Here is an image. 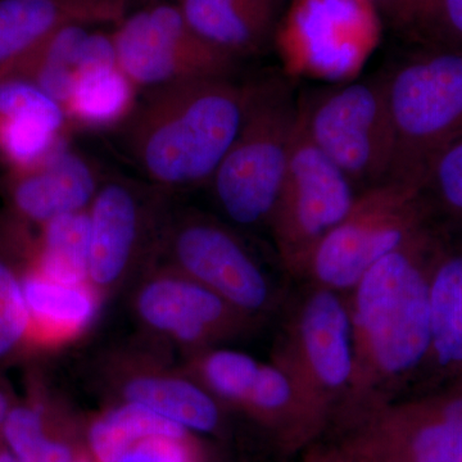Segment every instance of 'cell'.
Wrapping results in <instances>:
<instances>
[{
    "label": "cell",
    "mask_w": 462,
    "mask_h": 462,
    "mask_svg": "<svg viewBox=\"0 0 462 462\" xmlns=\"http://www.w3.org/2000/svg\"><path fill=\"white\" fill-rule=\"evenodd\" d=\"M440 233L430 225L370 267L348 291L354 366L339 410L346 418L388 402L403 382L427 369L430 272Z\"/></svg>",
    "instance_id": "1"
},
{
    "label": "cell",
    "mask_w": 462,
    "mask_h": 462,
    "mask_svg": "<svg viewBox=\"0 0 462 462\" xmlns=\"http://www.w3.org/2000/svg\"><path fill=\"white\" fill-rule=\"evenodd\" d=\"M245 84L200 78L149 88L121 124L125 154L167 191L208 185L242 124Z\"/></svg>",
    "instance_id": "2"
},
{
    "label": "cell",
    "mask_w": 462,
    "mask_h": 462,
    "mask_svg": "<svg viewBox=\"0 0 462 462\" xmlns=\"http://www.w3.org/2000/svg\"><path fill=\"white\" fill-rule=\"evenodd\" d=\"M245 87L238 134L208 185L231 223L256 227L269 223L284 180L300 97L278 75L249 80Z\"/></svg>",
    "instance_id": "3"
},
{
    "label": "cell",
    "mask_w": 462,
    "mask_h": 462,
    "mask_svg": "<svg viewBox=\"0 0 462 462\" xmlns=\"http://www.w3.org/2000/svg\"><path fill=\"white\" fill-rule=\"evenodd\" d=\"M384 71L394 132L389 180L420 185L430 158L462 134V48L433 44Z\"/></svg>",
    "instance_id": "4"
},
{
    "label": "cell",
    "mask_w": 462,
    "mask_h": 462,
    "mask_svg": "<svg viewBox=\"0 0 462 462\" xmlns=\"http://www.w3.org/2000/svg\"><path fill=\"white\" fill-rule=\"evenodd\" d=\"M433 216L415 182L387 180L360 191L345 220L315 249L305 276L348 293L370 267L433 225Z\"/></svg>",
    "instance_id": "5"
},
{
    "label": "cell",
    "mask_w": 462,
    "mask_h": 462,
    "mask_svg": "<svg viewBox=\"0 0 462 462\" xmlns=\"http://www.w3.org/2000/svg\"><path fill=\"white\" fill-rule=\"evenodd\" d=\"M307 132L322 153L364 191L389 180L394 132L385 71L300 97Z\"/></svg>",
    "instance_id": "6"
},
{
    "label": "cell",
    "mask_w": 462,
    "mask_h": 462,
    "mask_svg": "<svg viewBox=\"0 0 462 462\" xmlns=\"http://www.w3.org/2000/svg\"><path fill=\"white\" fill-rule=\"evenodd\" d=\"M352 420L354 430L324 462H462V378Z\"/></svg>",
    "instance_id": "7"
},
{
    "label": "cell",
    "mask_w": 462,
    "mask_h": 462,
    "mask_svg": "<svg viewBox=\"0 0 462 462\" xmlns=\"http://www.w3.org/2000/svg\"><path fill=\"white\" fill-rule=\"evenodd\" d=\"M273 363L287 374L321 428L338 415L351 383V320L338 291L318 287L285 325Z\"/></svg>",
    "instance_id": "8"
},
{
    "label": "cell",
    "mask_w": 462,
    "mask_h": 462,
    "mask_svg": "<svg viewBox=\"0 0 462 462\" xmlns=\"http://www.w3.org/2000/svg\"><path fill=\"white\" fill-rule=\"evenodd\" d=\"M357 196L346 173L312 142L300 111L287 171L267 223L289 273L305 276L315 249L345 220Z\"/></svg>",
    "instance_id": "9"
},
{
    "label": "cell",
    "mask_w": 462,
    "mask_h": 462,
    "mask_svg": "<svg viewBox=\"0 0 462 462\" xmlns=\"http://www.w3.org/2000/svg\"><path fill=\"white\" fill-rule=\"evenodd\" d=\"M169 193L125 176L100 184L89 206V282L103 300L156 263Z\"/></svg>",
    "instance_id": "10"
},
{
    "label": "cell",
    "mask_w": 462,
    "mask_h": 462,
    "mask_svg": "<svg viewBox=\"0 0 462 462\" xmlns=\"http://www.w3.org/2000/svg\"><path fill=\"white\" fill-rule=\"evenodd\" d=\"M157 261L172 266L254 319L269 311L273 289L247 245L221 221L199 211L170 212Z\"/></svg>",
    "instance_id": "11"
},
{
    "label": "cell",
    "mask_w": 462,
    "mask_h": 462,
    "mask_svg": "<svg viewBox=\"0 0 462 462\" xmlns=\"http://www.w3.org/2000/svg\"><path fill=\"white\" fill-rule=\"evenodd\" d=\"M117 63L135 87L149 88L188 79H236L238 58L209 44L194 32L175 2L139 9L116 23Z\"/></svg>",
    "instance_id": "12"
},
{
    "label": "cell",
    "mask_w": 462,
    "mask_h": 462,
    "mask_svg": "<svg viewBox=\"0 0 462 462\" xmlns=\"http://www.w3.org/2000/svg\"><path fill=\"white\" fill-rule=\"evenodd\" d=\"M187 369L224 407L239 410L272 430L287 448L303 445L322 430L278 365L214 346L191 356Z\"/></svg>",
    "instance_id": "13"
},
{
    "label": "cell",
    "mask_w": 462,
    "mask_h": 462,
    "mask_svg": "<svg viewBox=\"0 0 462 462\" xmlns=\"http://www.w3.org/2000/svg\"><path fill=\"white\" fill-rule=\"evenodd\" d=\"M133 310L143 328L185 354L221 346L256 328L211 289L156 261L136 279Z\"/></svg>",
    "instance_id": "14"
},
{
    "label": "cell",
    "mask_w": 462,
    "mask_h": 462,
    "mask_svg": "<svg viewBox=\"0 0 462 462\" xmlns=\"http://www.w3.org/2000/svg\"><path fill=\"white\" fill-rule=\"evenodd\" d=\"M99 370L118 402L139 404L191 433H216L223 425V404L153 349H115L102 358Z\"/></svg>",
    "instance_id": "15"
},
{
    "label": "cell",
    "mask_w": 462,
    "mask_h": 462,
    "mask_svg": "<svg viewBox=\"0 0 462 462\" xmlns=\"http://www.w3.org/2000/svg\"><path fill=\"white\" fill-rule=\"evenodd\" d=\"M100 184L91 163L60 147L39 165L14 170L5 191L16 223L42 226L58 216L89 208Z\"/></svg>",
    "instance_id": "16"
},
{
    "label": "cell",
    "mask_w": 462,
    "mask_h": 462,
    "mask_svg": "<svg viewBox=\"0 0 462 462\" xmlns=\"http://www.w3.org/2000/svg\"><path fill=\"white\" fill-rule=\"evenodd\" d=\"M200 38L243 60L263 53L278 32L285 0H175Z\"/></svg>",
    "instance_id": "17"
},
{
    "label": "cell",
    "mask_w": 462,
    "mask_h": 462,
    "mask_svg": "<svg viewBox=\"0 0 462 462\" xmlns=\"http://www.w3.org/2000/svg\"><path fill=\"white\" fill-rule=\"evenodd\" d=\"M23 289L30 318L29 346H60L79 338L96 320L103 302L90 282L65 284L27 263Z\"/></svg>",
    "instance_id": "18"
},
{
    "label": "cell",
    "mask_w": 462,
    "mask_h": 462,
    "mask_svg": "<svg viewBox=\"0 0 462 462\" xmlns=\"http://www.w3.org/2000/svg\"><path fill=\"white\" fill-rule=\"evenodd\" d=\"M431 346L427 369L445 383L462 378V239L440 233L430 272Z\"/></svg>",
    "instance_id": "19"
},
{
    "label": "cell",
    "mask_w": 462,
    "mask_h": 462,
    "mask_svg": "<svg viewBox=\"0 0 462 462\" xmlns=\"http://www.w3.org/2000/svg\"><path fill=\"white\" fill-rule=\"evenodd\" d=\"M69 23L93 26L112 21L78 0H0V78Z\"/></svg>",
    "instance_id": "20"
},
{
    "label": "cell",
    "mask_w": 462,
    "mask_h": 462,
    "mask_svg": "<svg viewBox=\"0 0 462 462\" xmlns=\"http://www.w3.org/2000/svg\"><path fill=\"white\" fill-rule=\"evenodd\" d=\"M56 407L36 394L14 404L0 437L18 462H74L85 448L72 442Z\"/></svg>",
    "instance_id": "21"
},
{
    "label": "cell",
    "mask_w": 462,
    "mask_h": 462,
    "mask_svg": "<svg viewBox=\"0 0 462 462\" xmlns=\"http://www.w3.org/2000/svg\"><path fill=\"white\" fill-rule=\"evenodd\" d=\"M89 208L58 216L41 226L26 263L65 284L89 282Z\"/></svg>",
    "instance_id": "22"
},
{
    "label": "cell",
    "mask_w": 462,
    "mask_h": 462,
    "mask_svg": "<svg viewBox=\"0 0 462 462\" xmlns=\"http://www.w3.org/2000/svg\"><path fill=\"white\" fill-rule=\"evenodd\" d=\"M135 88L118 65L85 67L76 74L67 117L93 127L121 125L135 107Z\"/></svg>",
    "instance_id": "23"
},
{
    "label": "cell",
    "mask_w": 462,
    "mask_h": 462,
    "mask_svg": "<svg viewBox=\"0 0 462 462\" xmlns=\"http://www.w3.org/2000/svg\"><path fill=\"white\" fill-rule=\"evenodd\" d=\"M89 27L84 23L60 27L5 76L25 79L66 109L74 93L78 60Z\"/></svg>",
    "instance_id": "24"
},
{
    "label": "cell",
    "mask_w": 462,
    "mask_h": 462,
    "mask_svg": "<svg viewBox=\"0 0 462 462\" xmlns=\"http://www.w3.org/2000/svg\"><path fill=\"white\" fill-rule=\"evenodd\" d=\"M185 433L189 430L139 404L117 402L91 419L85 431V448L98 462H115L142 438Z\"/></svg>",
    "instance_id": "25"
},
{
    "label": "cell",
    "mask_w": 462,
    "mask_h": 462,
    "mask_svg": "<svg viewBox=\"0 0 462 462\" xmlns=\"http://www.w3.org/2000/svg\"><path fill=\"white\" fill-rule=\"evenodd\" d=\"M29 239L14 226L0 227V361L29 346L30 318L23 273Z\"/></svg>",
    "instance_id": "26"
},
{
    "label": "cell",
    "mask_w": 462,
    "mask_h": 462,
    "mask_svg": "<svg viewBox=\"0 0 462 462\" xmlns=\"http://www.w3.org/2000/svg\"><path fill=\"white\" fill-rule=\"evenodd\" d=\"M60 127L39 116L0 118V154L14 170L30 169L60 148Z\"/></svg>",
    "instance_id": "27"
},
{
    "label": "cell",
    "mask_w": 462,
    "mask_h": 462,
    "mask_svg": "<svg viewBox=\"0 0 462 462\" xmlns=\"http://www.w3.org/2000/svg\"><path fill=\"white\" fill-rule=\"evenodd\" d=\"M420 188L434 214L443 209L462 220V134L430 158Z\"/></svg>",
    "instance_id": "28"
},
{
    "label": "cell",
    "mask_w": 462,
    "mask_h": 462,
    "mask_svg": "<svg viewBox=\"0 0 462 462\" xmlns=\"http://www.w3.org/2000/svg\"><path fill=\"white\" fill-rule=\"evenodd\" d=\"M39 116L63 130L67 115L62 106L25 79L0 78V118Z\"/></svg>",
    "instance_id": "29"
},
{
    "label": "cell",
    "mask_w": 462,
    "mask_h": 462,
    "mask_svg": "<svg viewBox=\"0 0 462 462\" xmlns=\"http://www.w3.org/2000/svg\"><path fill=\"white\" fill-rule=\"evenodd\" d=\"M115 462H203L193 433L156 434L136 440Z\"/></svg>",
    "instance_id": "30"
},
{
    "label": "cell",
    "mask_w": 462,
    "mask_h": 462,
    "mask_svg": "<svg viewBox=\"0 0 462 462\" xmlns=\"http://www.w3.org/2000/svg\"><path fill=\"white\" fill-rule=\"evenodd\" d=\"M396 32L427 35L436 0H365Z\"/></svg>",
    "instance_id": "31"
},
{
    "label": "cell",
    "mask_w": 462,
    "mask_h": 462,
    "mask_svg": "<svg viewBox=\"0 0 462 462\" xmlns=\"http://www.w3.org/2000/svg\"><path fill=\"white\" fill-rule=\"evenodd\" d=\"M425 36L434 44L462 48V0H436Z\"/></svg>",
    "instance_id": "32"
},
{
    "label": "cell",
    "mask_w": 462,
    "mask_h": 462,
    "mask_svg": "<svg viewBox=\"0 0 462 462\" xmlns=\"http://www.w3.org/2000/svg\"><path fill=\"white\" fill-rule=\"evenodd\" d=\"M78 2L98 9L106 16L109 17V20L116 25L126 14V5L129 0H78Z\"/></svg>",
    "instance_id": "33"
},
{
    "label": "cell",
    "mask_w": 462,
    "mask_h": 462,
    "mask_svg": "<svg viewBox=\"0 0 462 462\" xmlns=\"http://www.w3.org/2000/svg\"><path fill=\"white\" fill-rule=\"evenodd\" d=\"M14 404H16V401L14 400L11 392L0 382V431H2L3 424Z\"/></svg>",
    "instance_id": "34"
},
{
    "label": "cell",
    "mask_w": 462,
    "mask_h": 462,
    "mask_svg": "<svg viewBox=\"0 0 462 462\" xmlns=\"http://www.w3.org/2000/svg\"><path fill=\"white\" fill-rule=\"evenodd\" d=\"M0 462H18L14 455L3 443L0 447Z\"/></svg>",
    "instance_id": "35"
},
{
    "label": "cell",
    "mask_w": 462,
    "mask_h": 462,
    "mask_svg": "<svg viewBox=\"0 0 462 462\" xmlns=\"http://www.w3.org/2000/svg\"><path fill=\"white\" fill-rule=\"evenodd\" d=\"M74 462H98L96 458L91 457L89 452L85 449V451L81 452L78 457L75 458Z\"/></svg>",
    "instance_id": "36"
},
{
    "label": "cell",
    "mask_w": 462,
    "mask_h": 462,
    "mask_svg": "<svg viewBox=\"0 0 462 462\" xmlns=\"http://www.w3.org/2000/svg\"><path fill=\"white\" fill-rule=\"evenodd\" d=\"M3 445V440H2V438H0V447H2Z\"/></svg>",
    "instance_id": "37"
}]
</instances>
